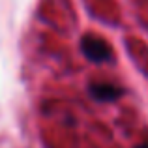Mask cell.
I'll list each match as a JSON object with an SVG mask.
<instances>
[{"label":"cell","mask_w":148,"mask_h":148,"mask_svg":"<svg viewBox=\"0 0 148 148\" xmlns=\"http://www.w3.org/2000/svg\"><path fill=\"white\" fill-rule=\"evenodd\" d=\"M81 51L83 54L94 64H105L112 60V49L105 40L98 36H84L81 40Z\"/></svg>","instance_id":"1"},{"label":"cell","mask_w":148,"mask_h":148,"mask_svg":"<svg viewBox=\"0 0 148 148\" xmlns=\"http://www.w3.org/2000/svg\"><path fill=\"white\" fill-rule=\"evenodd\" d=\"M88 94L99 103H111L118 99L124 94V90L114 83H92L88 86Z\"/></svg>","instance_id":"2"},{"label":"cell","mask_w":148,"mask_h":148,"mask_svg":"<svg viewBox=\"0 0 148 148\" xmlns=\"http://www.w3.org/2000/svg\"><path fill=\"white\" fill-rule=\"evenodd\" d=\"M135 148H148V139H146L145 143H141V145H137V146H135Z\"/></svg>","instance_id":"3"}]
</instances>
